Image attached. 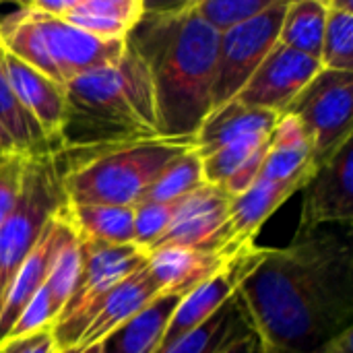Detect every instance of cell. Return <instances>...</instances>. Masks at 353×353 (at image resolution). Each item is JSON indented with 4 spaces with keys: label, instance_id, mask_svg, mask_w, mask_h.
Segmentation results:
<instances>
[{
    "label": "cell",
    "instance_id": "e0dca14e",
    "mask_svg": "<svg viewBox=\"0 0 353 353\" xmlns=\"http://www.w3.org/2000/svg\"><path fill=\"white\" fill-rule=\"evenodd\" d=\"M314 172V143L310 132L294 114H281L271 134L259 178L271 182H308Z\"/></svg>",
    "mask_w": 353,
    "mask_h": 353
},
{
    "label": "cell",
    "instance_id": "d4e9b609",
    "mask_svg": "<svg viewBox=\"0 0 353 353\" xmlns=\"http://www.w3.org/2000/svg\"><path fill=\"white\" fill-rule=\"evenodd\" d=\"M325 23L327 0H290L279 29V43L321 62Z\"/></svg>",
    "mask_w": 353,
    "mask_h": 353
},
{
    "label": "cell",
    "instance_id": "7c38bea8",
    "mask_svg": "<svg viewBox=\"0 0 353 353\" xmlns=\"http://www.w3.org/2000/svg\"><path fill=\"white\" fill-rule=\"evenodd\" d=\"M353 221V139L323 161L304 186L296 236L316 232L327 223Z\"/></svg>",
    "mask_w": 353,
    "mask_h": 353
},
{
    "label": "cell",
    "instance_id": "f546056e",
    "mask_svg": "<svg viewBox=\"0 0 353 353\" xmlns=\"http://www.w3.org/2000/svg\"><path fill=\"white\" fill-rule=\"evenodd\" d=\"M176 203H139L134 205V244L145 248L147 252L161 240L165 234L170 219L174 215Z\"/></svg>",
    "mask_w": 353,
    "mask_h": 353
},
{
    "label": "cell",
    "instance_id": "ba28073f",
    "mask_svg": "<svg viewBox=\"0 0 353 353\" xmlns=\"http://www.w3.org/2000/svg\"><path fill=\"white\" fill-rule=\"evenodd\" d=\"M79 242L83 259L81 279L62 314L52 325L60 352L74 347L103 298L149 261V252L137 244H101L81 238Z\"/></svg>",
    "mask_w": 353,
    "mask_h": 353
},
{
    "label": "cell",
    "instance_id": "d6986e66",
    "mask_svg": "<svg viewBox=\"0 0 353 353\" xmlns=\"http://www.w3.org/2000/svg\"><path fill=\"white\" fill-rule=\"evenodd\" d=\"M58 234H60V223H58V213H56L54 219L46 225V230L39 236L33 250L27 254V259L23 261V265L14 273L10 285L2 298V304H0V345L4 343L6 335L10 333L14 321L21 316L23 308L43 288L48 271H50V263L54 256V248L58 242Z\"/></svg>",
    "mask_w": 353,
    "mask_h": 353
},
{
    "label": "cell",
    "instance_id": "8992f818",
    "mask_svg": "<svg viewBox=\"0 0 353 353\" xmlns=\"http://www.w3.org/2000/svg\"><path fill=\"white\" fill-rule=\"evenodd\" d=\"M281 114L248 108L238 99L213 110L194 134V151L207 184L236 196L259 178Z\"/></svg>",
    "mask_w": 353,
    "mask_h": 353
},
{
    "label": "cell",
    "instance_id": "ffe728a7",
    "mask_svg": "<svg viewBox=\"0 0 353 353\" xmlns=\"http://www.w3.org/2000/svg\"><path fill=\"white\" fill-rule=\"evenodd\" d=\"M143 12L145 0H72L64 21L93 37L126 41Z\"/></svg>",
    "mask_w": 353,
    "mask_h": 353
},
{
    "label": "cell",
    "instance_id": "603a6c76",
    "mask_svg": "<svg viewBox=\"0 0 353 353\" xmlns=\"http://www.w3.org/2000/svg\"><path fill=\"white\" fill-rule=\"evenodd\" d=\"M64 217L81 240L101 244H134V207L120 205H64Z\"/></svg>",
    "mask_w": 353,
    "mask_h": 353
},
{
    "label": "cell",
    "instance_id": "d6a6232c",
    "mask_svg": "<svg viewBox=\"0 0 353 353\" xmlns=\"http://www.w3.org/2000/svg\"><path fill=\"white\" fill-rule=\"evenodd\" d=\"M0 353H60V347L52 329H46L27 337L4 341L0 345Z\"/></svg>",
    "mask_w": 353,
    "mask_h": 353
},
{
    "label": "cell",
    "instance_id": "ac0fdd59",
    "mask_svg": "<svg viewBox=\"0 0 353 353\" xmlns=\"http://www.w3.org/2000/svg\"><path fill=\"white\" fill-rule=\"evenodd\" d=\"M234 256L236 254H225L215 250L159 248L149 252L147 271L161 294L165 292L188 294L190 290L213 277L219 269H223Z\"/></svg>",
    "mask_w": 353,
    "mask_h": 353
},
{
    "label": "cell",
    "instance_id": "9c48e42d",
    "mask_svg": "<svg viewBox=\"0 0 353 353\" xmlns=\"http://www.w3.org/2000/svg\"><path fill=\"white\" fill-rule=\"evenodd\" d=\"M288 2L290 0H273V4L261 14L219 35L211 112L236 99L273 46L279 41V29Z\"/></svg>",
    "mask_w": 353,
    "mask_h": 353
},
{
    "label": "cell",
    "instance_id": "f1b7e54d",
    "mask_svg": "<svg viewBox=\"0 0 353 353\" xmlns=\"http://www.w3.org/2000/svg\"><path fill=\"white\" fill-rule=\"evenodd\" d=\"M271 4L273 0H194V10L217 35H223L261 14Z\"/></svg>",
    "mask_w": 353,
    "mask_h": 353
},
{
    "label": "cell",
    "instance_id": "7402d4cb",
    "mask_svg": "<svg viewBox=\"0 0 353 353\" xmlns=\"http://www.w3.org/2000/svg\"><path fill=\"white\" fill-rule=\"evenodd\" d=\"M250 331H254V327L236 294L207 323L176 341L165 353H225Z\"/></svg>",
    "mask_w": 353,
    "mask_h": 353
},
{
    "label": "cell",
    "instance_id": "5bb4252c",
    "mask_svg": "<svg viewBox=\"0 0 353 353\" xmlns=\"http://www.w3.org/2000/svg\"><path fill=\"white\" fill-rule=\"evenodd\" d=\"M0 64L17 99L39 124V128L48 137L56 153L60 130L64 124V112H66V87L52 81L43 72L35 70L33 66L19 60L17 56H12L2 48H0Z\"/></svg>",
    "mask_w": 353,
    "mask_h": 353
},
{
    "label": "cell",
    "instance_id": "8d00e7d4",
    "mask_svg": "<svg viewBox=\"0 0 353 353\" xmlns=\"http://www.w3.org/2000/svg\"><path fill=\"white\" fill-rule=\"evenodd\" d=\"M269 353H271V352H269Z\"/></svg>",
    "mask_w": 353,
    "mask_h": 353
},
{
    "label": "cell",
    "instance_id": "9a60e30c",
    "mask_svg": "<svg viewBox=\"0 0 353 353\" xmlns=\"http://www.w3.org/2000/svg\"><path fill=\"white\" fill-rule=\"evenodd\" d=\"M310 182V180H308ZM304 180L292 182H271L256 178L250 188L230 199V221H228V242L230 248L240 252L254 246L261 228L269 217L288 203L296 192L304 190L308 184Z\"/></svg>",
    "mask_w": 353,
    "mask_h": 353
},
{
    "label": "cell",
    "instance_id": "4fadbf2b",
    "mask_svg": "<svg viewBox=\"0 0 353 353\" xmlns=\"http://www.w3.org/2000/svg\"><path fill=\"white\" fill-rule=\"evenodd\" d=\"M321 70L323 66L316 58L277 41L236 99L248 108L283 114Z\"/></svg>",
    "mask_w": 353,
    "mask_h": 353
},
{
    "label": "cell",
    "instance_id": "277c9868",
    "mask_svg": "<svg viewBox=\"0 0 353 353\" xmlns=\"http://www.w3.org/2000/svg\"><path fill=\"white\" fill-rule=\"evenodd\" d=\"M194 149V137H153L87 151H58L62 190L74 205L134 207L159 172Z\"/></svg>",
    "mask_w": 353,
    "mask_h": 353
},
{
    "label": "cell",
    "instance_id": "7a4b0ae2",
    "mask_svg": "<svg viewBox=\"0 0 353 353\" xmlns=\"http://www.w3.org/2000/svg\"><path fill=\"white\" fill-rule=\"evenodd\" d=\"M126 46L151 74L161 137H194L211 114L219 48V35L196 14L194 0L145 2Z\"/></svg>",
    "mask_w": 353,
    "mask_h": 353
},
{
    "label": "cell",
    "instance_id": "8fae6325",
    "mask_svg": "<svg viewBox=\"0 0 353 353\" xmlns=\"http://www.w3.org/2000/svg\"><path fill=\"white\" fill-rule=\"evenodd\" d=\"M230 199L225 190L213 184L192 190L176 203L165 234L149 252L159 248H190L238 254L228 242Z\"/></svg>",
    "mask_w": 353,
    "mask_h": 353
},
{
    "label": "cell",
    "instance_id": "4316f807",
    "mask_svg": "<svg viewBox=\"0 0 353 353\" xmlns=\"http://www.w3.org/2000/svg\"><path fill=\"white\" fill-rule=\"evenodd\" d=\"M325 70L353 72V2L327 0V23L321 50Z\"/></svg>",
    "mask_w": 353,
    "mask_h": 353
},
{
    "label": "cell",
    "instance_id": "5b68a950",
    "mask_svg": "<svg viewBox=\"0 0 353 353\" xmlns=\"http://www.w3.org/2000/svg\"><path fill=\"white\" fill-rule=\"evenodd\" d=\"M0 48L66 87L72 79L116 62L126 41L93 37L25 2L14 12L0 17Z\"/></svg>",
    "mask_w": 353,
    "mask_h": 353
},
{
    "label": "cell",
    "instance_id": "cb8c5ba5",
    "mask_svg": "<svg viewBox=\"0 0 353 353\" xmlns=\"http://www.w3.org/2000/svg\"><path fill=\"white\" fill-rule=\"evenodd\" d=\"M64 205H62V209H64ZM62 209L58 211L60 234H58V242H56V248H54L50 271H48V277H46V283H43V288L48 290V294L52 298L56 319L62 314L64 306L68 304V300H70V296H72V292H74V288H77V283L81 279V269H83L79 236L74 234V230L66 221Z\"/></svg>",
    "mask_w": 353,
    "mask_h": 353
},
{
    "label": "cell",
    "instance_id": "484cf974",
    "mask_svg": "<svg viewBox=\"0 0 353 353\" xmlns=\"http://www.w3.org/2000/svg\"><path fill=\"white\" fill-rule=\"evenodd\" d=\"M0 128L10 139L17 153L33 157L43 153H54L52 143L33 120V116L17 99L4 70L0 64Z\"/></svg>",
    "mask_w": 353,
    "mask_h": 353
},
{
    "label": "cell",
    "instance_id": "1f68e13d",
    "mask_svg": "<svg viewBox=\"0 0 353 353\" xmlns=\"http://www.w3.org/2000/svg\"><path fill=\"white\" fill-rule=\"evenodd\" d=\"M25 163H27V155L21 153L0 155V225L10 215L21 194Z\"/></svg>",
    "mask_w": 353,
    "mask_h": 353
},
{
    "label": "cell",
    "instance_id": "30bf717a",
    "mask_svg": "<svg viewBox=\"0 0 353 353\" xmlns=\"http://www.w3.org/2000/svg\"><path fill=\"white\" fill-rule=\"evenodd\" d=\"M285 112L294 114L310 132L319 168L353 139V72L323 68Z\"/></svg>",
    "mask_w": 353,
    "mask_h": 353
},
{
    "label": "cell",
    "instance_id": "4dcf8cb0",
    "mask_svg": "<svg viewBox=\"0 0 353 353\" xmlns=\"http://www.w3.org/2000/svg\"><path fill=\"white\" fill-rule=\"evenodd\" d=\"M54 321H56V310H54L52 298H50L48 290L41 288V290L31 298V302L23 308L21 316L14 321L10 333L6 335L4 341H8V339H19V337H27V335L39 333V331L52 329Z\"/></svg>",
    "mask_w": 353,
    "mask_h": 353
},
{
    "label": "cell",
    "instance_id": "6da1fadb",
    "mask_svg": "<svg viewBox=\"0 0 353 353\" xmlns=\"http://www.w3.org/2000/svg\"><path fill=\"white\" fill-rule=\"evenodd\" d=\"M238 296L269 352L321 353L353 329L350 234L316 230L267 248Z\"/></svg>",
    "mask_w": 353,
    "mask_h": 353
},
{
    "label": "cell",
    "instance_id": "d590c367",
    "mask_svg": "<svg viewBox=\"0 0 353 353\" xmlns=\"http://www.w3.org/2000/svg\"><path fill=\"white\" fill-rule=\"evenodd\" d=\"M60 353H101V345H91V347H81V350H66V352Z\"/></svg>",
    "mask_w": 353,
    "mask_h": 353
},
{
    "label": "cell",
    "instance_id": "52a82bcc",
    "mask_svg": "<svg viewBox=\"0 0 353 353\" xmlns=\"http://www.w3.org/2000/svg\"><path fill=\"white\" fill-rule=\"evenodd\" d=\"M66 203L54 153L27 157L21 194L0 225V304L46 225Z\"/></svg>",
    "mask_w": 353,
    "mask_h": 353
},
{
    "label": "cell",
    "instance_id": "44dd1931",
    "mask_svg": "<svg viewBox=\"0 0 353 353\" xmlns=\"http://www.w3.org/2000/svg\"><path fill=\"white\" fill-rule=\"evenodd\" d=\"M184 296L186 294L180 292H168L155 298L147 308L99 343L101 353H153Z\"/></svg>",
    "mask_w": 353,
    "mask_h": 353
},
{
    "label": "cell",
    "instance_id": "836d02e7",
    "mask_svg": "<svg viewBox=\"0 0 353 353\" xmlns=\"http://www.w3.org/2000/svg\"><path fill=\"white\" fill-rule=\"evenodd\" d=\"M225 353H269V350L265 347V343L261 341L256 331H250L240 341H236Z\"/></svg>",
    "mask_w": 353,
    "mask_h": 353
},
{
    "label": "cell",
    "instance_id": "83f0119b",
    "mask_svg": "<svg viewBox=\"0 0 353 353\" xmlns=\"http://www.w3.org/2000/svg\"><path fill=\"white\" fill-rule=\"evenodd\" d=\"M203 184L207 182L203 176L201 157L194 149H190L172 159L159 172V176L151 182L139 203H178Z\"/></svg>",
    "mask_w": 353,
    "mask_h": 353
},
{
    "label": "cell",
    "instance_id": "e575fe53",
    "mask_svg": "<svg viewBox=\"0 0 353 353\" xmlns=\"http://www.w3.org/2000/svg\"><path fill=\"white\" fill-rule=\"evenodd\" d=\"M6 153H17V151H14L10 139H8V137L4 134V130L0 128V155H6Z\"/></svg>",
    "mask_w": 353,
    "mask_h": 353
},
{
    "label": "cell",
    "instance_id": "3957f363",
    "mask_svg": "<svg viewBox=\"0 0 353 353\" xmlns=\"http://www.w3.org/2000/svg\"><path fill=\"white\" fill-rule=\"evenodd\" d=\"M153 137H161L153 81L128 46L116 62L66 85L58 151H87Z\"/></svg>",
    "mask_w": 353,
    "mask_h": 353
},
{
    "label": "cell",
    "instance_id": "2e32d148",
    "mask_svg": "<svg viewBox=\"0 0 353 353\" xmlns=\"http://www.w3.org/2000/svg\"><path fill=\"white\" fill-rule=\"evenodd\" d=\"M168 294V292H165ZM161 292L151 279L147 265L126 277L122 283H118L103 302L95 308L89 325L81 333L79 341L72 350L91 347L101 343L105 337H110L116 329H120L124 323H128L132 316H137L143 308H147L155 298H159Z\"/></svg>",
    "mask_w": 353,
    "mask_h": 353
}]
</instances>
